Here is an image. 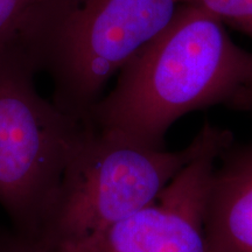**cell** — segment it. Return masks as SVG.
Wrapping results in <instances>:
<instances>
[{
  "label": "cell",
  "mask_w": 252,
  "mask_h": 252,
  "mask_svg": "<svg viewBox=\"0 0 252 252\" xmlns=\"http://www.w3.org/2000/svg\"><path fill=\"white\" fill-rule=\"evenodd\" d=\"M251 77L252 53L230 39L219 19L180 5L171 23L121 69L88 125L165 149L176 121L217 104L229 106Z\"/></svg>",
  "instance_id": "6da1fadb"
},
{
  "label": "cell",
  "mask_w": 252,
  "mask_h": 252,
  "mask_svg": "<svg viewBox=\"0 0 252 252\" xmlns=\"http://www.w3.org/2000/svg\"><path fill=\"white\" fill-rule=\"evenodd\" d=\"M179 6L176 0H37L8 45L48 75L52 102L88 124L109 81Z\"/></svg>",
  "instance_id": "7a4b0ae2"
},
{
  "label": "cell",
  "mask_w": 252,
  "mask_h": 252,
  "mask_svg": "<svg viewBox=\"0 0 252 252\" xmlns=\"http://www.w3.org/2000/svg\"><path fill=\"white\" fill-rule=\"evenodd\" d=\"M226 131L206 122L185 149L167 151L87 125L42 234L32 244L41 250L78 241L149 207Z\"/></svg>",
  "instance_id": "3957f363"
},
{
  "label": "cell",
  "mask_w": 252,
  "mask_h": 252,
  "mask_svg": "<svg viewBox=\"0 0 252 252\" xmlns=\"http://www.w3.org/2000/svg\"><path fill=\"white\" fill-rule=\"evenodd\" d=\"M36 74L13 46L0 49V207L31 243L42 234L87 126L41 96Z\"/></svg>",
  "instance_id": "277c9868"
},
{
  "label": "cell",
  "mask_w": 252,
  "mask_h": 252,
  "mask_svg": "<svg viewBox=\"0 0 252 252\" xmlns=\"http://www.w3.org/2000/svg\"><path fill=\"white\" fill-rule=\"evenodd\" d=\"M234 135L229 130L188 163L157 200L133 215L78 241L37 252H208L204 214L220 154Z\"/></svg>",
  "instance_id": "5b68a950"
},
{
  "label": "cell",
  "mask_w": 252,
  "mask_h": 252,
  "mask_svg": "<svg viewBox=\"0 0 252 252\" xmlns=\"http://www.w3.org/2000/svg\"><path fill=\"white\" fill-rule=\"evenodd\" d=\"M208 252H252V143L220 154L204 214Z\"/></svg>",
  "instance_id": "8992f818"
},
{
  "label": "cell",
  "mask_w": 252,
  "mask_h": 252,
  "mask_svg": "<svg viewBox=\"0 0 252 252\" xmlns=\"http://www.w3.org/2000/svg\"><path fill=\"white\" fill-rule=\"evenodd\" d=\"M179 5L203 9L252 39V0H176Z\"/></svg>",
  "instance_id": "52a82bcc"
},
{
  "label": "cell",
  "mask_w": 252,
  "mask_h": 252,
  "mask_svg": "<svg viewBox=\"0 0 252 252\" xmlns=\"http://www.w3.org/2000/svg\"><path fill=\"white\" fill-rule=\"evenodd\" d=\"M36 2L37 0H0V49L17 36Z\"/></svg>",
  "instance_id": "ba28073f"
},
{
  "label": "cell",
  "mask_w": 252,
  "mask_h": 252,
  "mask_svg": "<svg viewBox=\"0 0 252 252\" xmlns=\"http://www.w3.org/2000/svg\"><path fill=\"white\" fill-rule=\"evenodd\" d=\"M0 252H37V250L30 241L14 234L0 238Z\"/></svg>",
  "instance_id": "9c48e42d"
},
{
  "label": "cell",
  "mask_w": 252,
  "mask_h": 252,
  "mask_svg": "<svg viewBox=\"0 0 252 252\" xmlns=\"http://www.w3.org/2000/svg\"><path fill=\"white\" fill-rule=\"evenodd\" d=\"M229 106L231 109L252 113V77L239 90V93L236 94L234 100Z\"/></svg>",
  "instance_id": "30bf717a"
}]
</instances>
